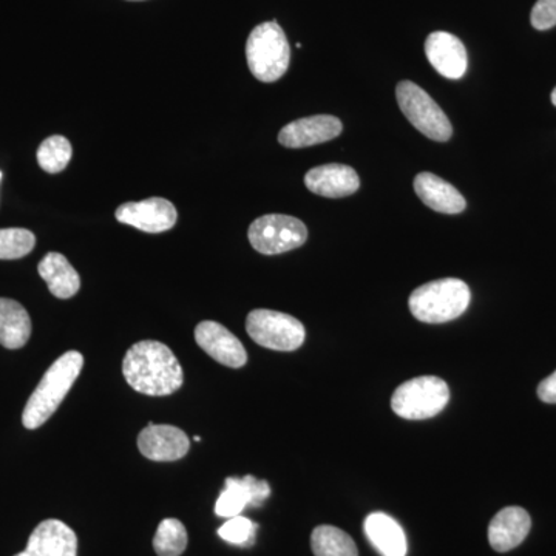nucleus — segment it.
<instances>
[{
	"mask_svg": "<svg viewBox=\"0 0 556 556\" xmlns=\"http://www.w3.org/2000/svg\"><path fill=\"white\" fill-rule=\"evenodd\" d=\"M83 367L84 357L78 351H68L54 361L25 405L22 413L25 428L36 430L54 415L72 390L73 383L79 378Z\"/></svg>",
	"mask_w": 556,
	"mask_h": 556,
	"instance_id": "2",
	"label": "nucleus"
},
{
	"mask_svg": "<svg viewBox=\"0 0 556 556\" xmlns=\"http://www.w3.org/2000/svg\"><path fill=\"white\" fill-rule=\"evenodd\" d=\"M39 276L46 280L51 294L58 299H72L80 288L79 274L70 265L67 258L58 252H50L40 260Z\"/></svg>",
	"mask_w": 556,
	"mask_h": 556,
	"instance_id": "20",
	"label": "nucleus"
},
{
	"mask_svg": "<svg viewBox=\"0 0 556 556\" xmlns=\"http://www.w3.org/2000/svg\"><path fill=\"white\" fill-rule=\"evenodd\" d=\"M14 556H78V536L60 519H46L33 530L27 548Z\"/></svg>",
	"mask_w": 556,
	"mask_h": 556,
	"instance_id": "14",
	"label": "nucleus"
},
{
	"mask_svg": "<svg viewBox=\"0 0 556 556\" xmlns=\"http://www.w3.org/2000/svg\"><path fill=\"white\" fill-rule=\"evenodd\" d=\"M0 181H2V172H0Z\"/></svg>",
	"mask_w": 556,
	"mask_h": 556,
	"instance_id": "30",
	"label": "nucleus"
},
{
	"mask_svg": "<svg viewBox=\"0 0 556 556\" xmlns=\"http://www.w3.org/2000/svg\"><path fill=\"white\" fill-rule=\"evenodd\" d=\"M195 340L201 350L229 368H241L247 365L248 353L239 338L218 321H201L195 328Z\"/></svg>",
	"mask_w": 556,
	"mask_h": 556,
	"instance_id": "10",
	"label": "nucleus"
},
{
	"mask_svg": "<svg viewBox=\"0 0 556 556\" xmlns=\"http://www.w3.org/2000/svg\"><path fill=\"white\" fill-rule=\"evenodd\" d=\"M470 288L457 278L430 281L413 291L408 305L413 316L424 324H445L466 313Z\"/></svg>",
	"mask_w": 556,
	"mask_h": 556,
	"instance_id": "3",
	"label": "nucleus"
},
{
	"mask_svg": "<svg viewBox=\"0 0 556 556\" xmlns=\"http://www.w3.org/2000/svg\"><path fill=\"white\" fill-rule=\"evenodd\" d=\"M138 448L150 460L172 463L188 455L190 441L188 434L177 427L149 424L139 433Z\"/></svg>",
	"mask_w": 556,
	"mask_h": 556,
	"instance_id": "12",
	"label": "nucleus"
},
{
	"mask_svg": "<svg viewBox=\"0 0 556 556\" xmlns=\"http://www.w3.org/2000/svg\"><path fill=\"white\" fill-rule=\"evenodd\" d=\"M532 519L521 507H506L492 519L489 526V541L493 551L508 552L518 547L529 535Z\"/></svg>",
	"mask_w": 556,
	"mask_h": 556,
	"instance_id": "17",
	"label": "nucleus"
},
{
	"mask_svg": "<svg viewBox=\"0 0 556 556\" xmlns=\"http://www.w3.org/2000/svg\"><path fill=\"white\" fill-rule=\"evenodd\" d=\"M188 547V532L181 521L163 519L153 538V548L159 556H179Z\"/></svg>",
	"mask_w": 556,
	"mask_h": 556,
	"instance_id": "23",
	"label": "nucleus"
},
{
	"mask_svg": "<svg viewBox=\"0 0 556 556\" xmlns=\"http://www.w3.org/2000/svg\"><path fill=\"white\" fill-rule=\"evenodd\" d=\"M35 233L27 229H0V260H17L35 249Z\"/></svg>",
	"mask_w": 556,
	"mask_h": 556,
	"instance_id": "25",
	"label": "nucleus"
},
{
	"mask_svg": "<svg viewBox=\"0 0 556 556\" xmlns=\"http://www.w3.org/2000/svg\"><path fill=\"white\" fill-rule=\"evenodd\" d=\"M552 104H554L556 108V87H555L554 91H552Z\"/></svg>",
	"mask_w": 556,
	"mask_h": 556,
	"instance_id": "29",
	"label": "nucleus"
},
{
	"mask_svg": "<svg viewBox=\"0 0 556 556\" xmlns=\"http://www.w3.org/2000/svg\"><path fill=\"white\" fill-rule=\"evenodd\" d=\"M305 186L311 192L325 199H343L361 188V178L353 167L345 164H325L305 175Z\"/></svg>",
	"mask_w": 556,
	"mask_h": 556,
	"instance_id": "16",
	"label": "nucleus"
},
{
	"mask_svg": "<svg viewBox=\"0 0 556 556\" xmlns=\"http://www.w3.org/2000/svg\"><path fill=\"white\" fill-rule=\"evenodd\" d=\"M225 485L215 504V515L219 518L239 517L248 506H262L270 496L268 482L251 475L243 478H228Z\"/></svg>",
	"mask_w": 556,
	"mask_h": 556,
	"instance_id": "11",
	"label": "nucleus"
},
{
	"mask_svg": "<svg viewBox=\"0 0 556 556\" xmlns=\"http://www.w3.org/2000/svg\"><path fill=\"white\" fill-rule=\"evenodd\" d=\"M258 526L252 522L251 519L241 517L229 518L218 529V535L226 543L236 544V546H249L254 541L255 532Z\"/></svg>",
	"mask_w": 556,
	"mask_h": 556,
	"instance_id": "26",
	"label": "nucleus"
},
{
	"mask_svg": "<svg viewBox=\"0 0 556 556\" xmlns=\"http://www.w3.org/2000/svg\"><path fill=\"white\" fill-rule=\"evenodd\" d=\"M127 383L146 396H170L185 383V372L169 346L144 340L129 348L123 362Z\"/></svg>",
	"mask_w": 556,
	"mask_h": 556,
	"instance_id": "1",
	"label": "nucleus"
},
{
	"mask_svg": "<svg viewBox=\"0 0 556 556\" xmlns=\"http://www.w3.org/2000/svg\"><path fill=\"white\" fill-rule=\"evenodd\" d=\"M249 70L262 83H276L287 73L291 49L285 31L277 22L255 27L247 42Z\"/></svg>",
	"mask_w": 556,
	"mask_h": 556,
	"instance_id": "4",
	"label": "nucleus"
},
{
	"mask_svg": "<svg viewBox=\"0 0 556 556\" xmlns=\"http://www.w3.org/2000/svg\"><path fill=\"white\" fill-rule=\"evenodd\" d=\"M342 121L332 115H316L292 121L278 134L283 148L303 149L331 141L342 134Z\"/></svg>",
	"mask_w": 556,
	"mask_h": 556,
	"instance_id": "13",
	"label": "nucleus"
},
{
	"mask_svg": "<svg viewBox=\"0 0 556 556\" xmlns=\"http://www.w3.org/2000/svg\"><path fill=\"white\" fill-rule=\"evenodd\" d=\"M416 195L426 206L441 214H460L466 211V199L438 175L430 172H420L415 178Z\"/></svg>",
	"mask_w": 556,
	"mask_h": 556,
	"instance_id": "18",
	"label": "nucleus"
},
{
	"mask_svg": "<svg viewBox=\"0 0 556 556\" xmlns=\"http://www.w3.org/2000/svg\"><path fill=\"white\" fill-rule=\"evenodd\" d=\"M450 401L445 380L437 376H422L407 380L394 391L391 408L399 417L408 420H424L438 416Z\"/></svg>",
	"mask_w": 556,
	"mask_h": 556,
	"instance_id": "5",
	"label": "nucleus"
},
{
	"mask_svg": "<svg viewBox=\"0 0 556 556\" xmlns=\"http://www.w3.org/2000/svg\"><path fill=\"white\" fill-rule=\"evenodd\" d=\"M31 336V318L16 300L0 299V345L20 350Z\"/></svg>",
	"mask_w": 556,
	"mask_h": 556,
	"instance_id": "21",
	"label": "nucleus"
},
{
	"mask_svg": "<svg viewBox=\"0 0 556 556\" xmlns=\"http://www.w3.org/2000/svg\"><path fill=\"white\" fill-rule=\"evenodd\" d=\"M365 533H367L372 546L378 548L380 555H407V538H405L404 530L399 526L396 519L376 511V514H371L365 519Z\"/></svg>",
	"mask_w": 556,
	"mask_h": 556,
	"instance_id": "19",
	"label": "nucleus"
},
{
	"mask_svg": "<svg viewBox=\"0 0 556 556\" xmlns=\"http://www.w3.org/2000/svg\"><path fill=\"white\" fill-rule=\"evenodd\" d=\"M311 547L316 556H358L353 538L332 526L316 527L311 535Z\"/></svg>",
	"mask_w": 556,
	"mask_h": 556,
	"instance_id": "22",
	"label": "nucleus"
},
{
	"mask_svg": "<svg viewBox=\"0 0 556 556\" xmlns=\"http://www.w3.org/2000/svg\"><path fill=\"white\" fill-rule=\"evenodd\" d=\"M426 54L439 75L460 79L466 75L468 56L463 40L445 31H434L426 40Z\"/></svg>",
	"mask_w": 556,
	"mask_h": 556,
	"instance_id": "15",
	"label": "nucleus"
},
{
	"mask_svg": "<svg viewBox=\"0 0 556 556\" xmlns=\"http://www.w3.org/2000/svg\"><path fill=\"white\" fill-rule=\"evenodd\" d=\"M533 28L544 31L554 28L556 25V0H538L532 10Z\"/></svg>",
	"mask_w": 556,
	"mask_h": 556,
	"instance_id": "27",
	"label": "nucleus"
},
{
	"mask_svg": "<svg viewBox=\"0 0 556 556\" xmlns=\"http://www.w3.org/2000/svg\"><path fill=\"white\" fill-rule=\"evenodd\" d=\"M249 338L260 346L274 351H295L306 338L298 318L273 309H254L247 318Z\"/></svg>",
	"mask_w": 556,
	"mask_h": 556,
	"instance_id": "7",
	"label": "nucleus"
},
{
	"mask_svg": "<svg viewBox=\"0 0 556 556\" xmlns=\"http://www.w3.org/2000/svg\"><path fill=\"white\" fill-rule=\"evenodd\" d=\"M116 219L123 225L134 226L135 229L148 233H161L177 225V208L169 200L153 197V199L126 203L116 208Z\"/></svg>",
	"mask_w": 556,
	"mask_h": 556,
	"instance_id": "9",
	"label": "nucleus"
},
{
	"mask_svg": "<svg viewBox=\"0 0 556 556\" xmlns=\"http://www.w3.org/2000/svg\"><path fill=\"white\" fill-rule=\"evenodd\" d=\"M538 397L546 404H556V371L540 383Z\"/></svg>",
	"mask_w": 556,
	"mask_h": 556,
	"instance_id": "28",
	"label": "nucleus"
},
{
	"mask_svg": "<svg viewBox=\"0 0 556 556\" xmlns=\"http://www.w3.org/2000/svg\"><path fill=\"white\" fill-rule=\"evenodd\" d=\"M399 108L405 118L416 127L420 134L433 141L445 142L452 138L453 127L444 110L439 108L437 101L420 89L412 80H402L396 89Z\"/></svg>",
	"mask_w": 556,
	"mask_h": 556,
	"instance_id": "6",
	"label": "nucleus"
},
{
	"mask_svg": "<svg viewBox=\"0 0 556 556\" xmlns=\"http://www.w3.org/2000/svg\"><path fill=\"white\" fill-rule=\"evenodd\" d=\"M248 237L260 254L278 255L303 247L308 240V229L299 218L273 214L255 219Z\"/></svg>",
	"mask_w": 556,
	"mask_h": 556,
	"instance_id": "8",
	"label": "nucleus"
},
{
	"mask_svg": "<svg viewBox=\"0 0 556 556\" xmlns=\"http://www.w3.org/2000/svg\"><path fill=\"white\" fill-rule=\"evenodd\" d=\"M72 155L73 149L68 139L61 135H53L39 146L38 163L40 169L49 174H60L68 166Z\"/></svg>",
	"mask_w": 556,
	"mask_h": 556,
	"instance_id": "24",
	"label": "nucleus"
}]
</instances>
